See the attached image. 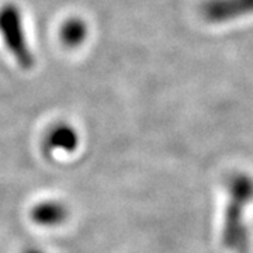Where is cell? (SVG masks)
<instances>
[{
    "label": "cell",
    "mask_w": 253,
    "mask_h": 253,
    "mask_svg": "<svg viewBox=\"0 0 253 253\" xmlns=\"http://www.w3.org/2000/svg\"><path fill=\"white\" fill-rule=\"evenodd\" d=\"M30 219L44 228H55L65 224L69 218V207L61 200L46 199L37 201L30 208Z\"/></svg>",
    "instance_id": "cell-4"
},
{
    "label": "cell",
    "mask_w": 253,
    "mask_h": 253,
    "mask_svg": "<svg viewBox=\"0 0 253 253\" xmlns=\"http://www.w3.org/2000/svg\"><path fill=\"white\" fill-rule=\"evenodd\" d=\"M21 253H49L44 251V249H41V248H38V246H27L24 251Z\"/></svg>",
    "instance_id": "cell-6"
},
{
    "label": "cell",
    "mask_w": 253,
    "mask_h": 253,
    "mask_svg": "<svg viewBox=\"0 0 253 253\" xmlns=\"http://www.w3.org/2000/svg\"><path fill=\"white\" fill-rule=\"evenodd\" d=\"M81 136L76 128L66 123H58L46 131L42 141V151L51 155H69L78 151Z\"/></svg>",
    "instance_id": "cell-3"
},
{
    "label": "cell",
    "mask_w": 253,
    "mask_h": 253,
    "mask_svg": "<svg viewBox=\"0 0 253 253\" xmlns=\"http://www.w3.org/2000/svg\"><path fill=\"white\" fill-rule=\"evenodd\" d=\"M253 197V181L246 176H236L231 183V201L226 212L224 242L236 253L248 251V234L245 231L242 212L244 207Z\"/></svg>",
    "instance_id": "cell-1"
},
{
    "label": "cell",
    "mask_w": 253,
    "mask_h": 253,
    "mask_svg": "<svg viewBox=\"0 0 253 253\" xmlns=\"http://www.w3.org/2000/svg\"><path fill=\"white\" fill-rule=\"evenodd\" d=\"M87 36V28L86 24L79 18H71L62 26L61 30V38L65 45L75 48L79 46L84 41Z\"/></svg>",
    "instance_id": "cell-5"
},
{
    "label": "cell",
    "mask_w": 253,
    "mask_h": 253,
    "mask_svg": "<svg viewBox=\"0 0 253 253\" xmlns=\"http://www.w3.org/2000/svg\"><path fill=\"white\" fill-rule=\"evenodd\" d=\"M0 33L10 54H13L20 66L30 68L33 65V56L27 46L20 11L14 4H6L0 10Z\"/></svg>",
    "instance_id": "cell-2"
}]
</instances>
